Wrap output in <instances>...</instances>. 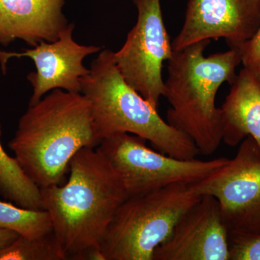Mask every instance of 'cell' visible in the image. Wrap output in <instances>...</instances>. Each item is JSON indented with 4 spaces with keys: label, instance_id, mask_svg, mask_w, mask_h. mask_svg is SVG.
<instances>
[{
    "label": "cell",
    "instance_id": "cell-1",
    "mask_svg": "<svg viewBox=\"0 0 260 260\" xmlns=\"http://www.w3.org/2000/svg\"><path fill=\"white\" fill-rule=\"evenodd\" d=\"M64 185L40 188L43 209L67 259L100 248L114 214L128 198L120 176L99 149L84 148L69 164Z\"/></svg>",
    "mask_w": 260,
    "mask_h": 260
},
{
    "label": "cell",
    "instance_id": "cell-2",
    "mask_svg": "<svg viewBox=\"0 0 260 260\" xmlns=\"http://www.w3.org/2000/svg\"><path fill=\"white\" fill-rule=\"evenodd\" d=\"M102 140L86 97L55 89L28 106L9 148L28 177L45 188L60 185L75 154Z\"/></svg>",
    "mask_w": 260,
    "mask_h": 260
},
{
    "label": "cell",
    "instance_id": "cell-3",
    "mask_svg": "<svg viewBox=\"0 0 260 260\" xmlns=\"http://www.w3.org/2000/svg\"><path fill=\"white\" fill-rule=\"evenodd\" d=\"M210 40L174 51L168 64L164 96L171 108L169 124L187 135L200 153L213 155L223 141V121L215 97L222 84L232 85L242 63L241 49H230L205 57Z\"/></svg>",
    "mask_w": 260,
    "mask_h": 260
},
{
    "label": "cell",
    "instance_id": "cell-4",
    "mask_svg": "<svg viewBox=\"0 0 260 260\" xmlns=\"http://www.w3.org/2000/svg\"><path fill=\"white\" fill-rule=\"evenodd\" d=\"M114 53L101 51L81 79L80 93L90 103L102 140L114 133H129L148 140L160 153L185 160L196 158L200 151L194 142L164 120L158 108L126 83Z\"/></svg>",
    "mask_w": 260,
    "mask_h": 260
},
{
    "label": "cell",
    "instance_id": "cell-5",
    "mask_svg": "<svg viewBox=\"0 0 260 260\" xmlns=\"http://www.w3.org/2000/svg\"><path fill=\"white\" fill-rule=\"evenodd\" d=\"M201 197L194 184L181 183L126 198L101 243L104 259L153 260L155 248Z\"/></svg>",
    "mask_w": 260,
    "mask_h": 260
},
{
    "label": "cell",
    "instance_id": "cell-6",
    "mask_svg": "<svg viewBox=\"0 0 260 260\" xmlns=\"http://www.w3.org/2000/svg\"><path fill=\"white\" fill-rule=\"evenodd\" d=\"M146 140L126 133L106 137L97 148L120 176L128 198L159 190L172 184H194L217 172L230 159H179L155 151Z\"/></svg>",
    "mask_w": 260,
    "mask_h": 260
},
{
    "label": "cell",
    "instance_id": "cell-7",
    "mask_svg": "<svg viewBox=\"0 0 260 260\" xmlns=\"http://www.w3.org/2000/svg\"><path fill=\"white\" fill-rule=\"evenodd\" d=\"M136 24L125 42L114 53V60L126 83L154 107L164 96L162 78L164 61L173 55L172 44L166 28L160 0H133Z\"/></svg>",
    "mask_w": 260,
    "mask_h": 260
},
{
    "label": "cell",
    "instance_id": "cell-8",
    "mask_svg": "<svg viewBox=\"0 0 260 260\" xmlns=\"http://www.w3.org/2000/svg\"><path fill=\"white\" fill-rule=\"evenodd\" d=\"M239 145L234 158L194 185L218 200L229 232L260 234V148L251 136Z\"/></svg>",
    "mask_w": 260,
    "mask_h": 260
},
{
    "label": "cell",
    "instance_id": "cell-9",
    "mask_svg": "<svg viewBox=\"0 0 260 260\" xmlns=\"http://www.w3.org/2000/svg\"><path fill=\"white\" fill-rule=\"evenodd\" d=\"M260 25V0H189L180 32L172 43L179 51L194 43L223 39L240 49Z\"/></svg>",
    "mask_w": 260,
    "mask_h": 260
},
{
    "label": "cell",
    "instance_id": "cell-10",
    "mask_svg": "<svg viewBox=\"0 0 260 260\" xmlns=\"http://www.w3.org/2000/svg\"><path fill=\"white\" fill-rule=\"evenodd\" d=\"M75 25L70 23L55 42H42L34 49L22 52L0 50V65L6 73L7 63L11 58L29 57L35 63L37 71L27 76L32 93L29 106L39 102L48 92L61 89L73 93L81 92V79L90 70L83 64V59L101 51L97 46L81 45L73 37Z\"/></svg>",
    "mask_w": 260,
    "mask_h": 260
},
{
    "label": "cell",
    "instance_id": "cell-11",
    "mask_svg": "<svg viewBox=\"0 0 260 260\" xmlns=\"http://www.w3.org/2000/svg\"><path fill=\"white\" fill-rule=\"evenodd\" d=\"M229 234L218 200L202 195L155 248L153 260H230Z\"/></svg>",
    "mask_w": 260,
    "mask_h": 260
},
{
    "label": "cell",
    "instance_id": "cell-12",
    "mask_svg": "<svg viewBox=\"0 0 260 260\" xmlns=\"http://www.w3.org/2000/svg\"><path fill=\"white\" fill-rule=\"evenodd\" d=\"M65 0H0V44L20 39L34 47L59 39L69 25Z\"/></svg>",
    "mask_w": 260,
    "mask_h": 260
},
{
    "label": "cell",
    "instance_id": "cell-13",
    "mask_svg": "<svg viewBox=\"0 0 260 260\" xmlns=\"http://www.w3.org/2000/svg\"><path fill=\"white\" fill-rule=\"evenodd\" d=\"M220 109L224 143L235 147L251 136L260 148V78L255 70H241Z\"/></svg>",
    "mask_w": 260,
    "mask_h": 260
},
{
    "label": "cell",
    "instance_id": "cell-14",
    "mask_svg": "<svg viewBox=\"0 0 260 260\" xmlns=\"http://www.w3.org/2000/svg\"><path fill=\"white\" fill-rule=\"evenodd\" d=\"M1 135L0 125V195L21 208L44 210L40 188L25 174L17 159L5 152Z\"/></svg>",
    "mask_w": 260,
    "mask_h": 260
},
{
    "label": "cell",
    "instance_id": "cell-15",
    "mask_svg": "<svg viewBox=\"0 0 260 260\" xmlns=\"http://www.w3.org/2000/svg\"><path fill=\"white\" fill-rule=\"evenodd\" d=\"M0 229H8L29 238L53 232L50 215L45 210H30L0 201Z\"/></svg>",
    "mask_w": 260,
    "mask_h": 260
},
{
    "label": "cell",
    "instance_id": "cell-16",
    "mask_svg": "<svg viewBox=\"0 0 260 260\" xmlns=\"http://www.w3.org/2000/svg\"><path fill=\"white\" fill-rule=\"evenodd\" d=\"M54 233L37 238L19 236L0 250V260H66Z\"/></svg>",
    "mask_w": 260,
    "mask_h": 260
},
{
    "label": "cell",
    "instance_id": "cell-17",
    "mask_svg": "<svg viewBox=\"0 0 260 260\" xmlns=\"http://www.w3.org/2000/svg\"><path fill=\"white\" fill-rule=\"evenodd\" d=\"M230 260H260V234L229 232Z\"/></svg>",
    "mask_w": 260,
    "mask_h": 260
},
{
    "label": "cell",
    "instance_id": "cell-18",
    "mask_svg": "<svg viewBox=\"0 0 260 260\" xmlns=\"http://www.w3.org/2000/svg\"><path fill=\"white\" fill-rule=\"evenodd\" d=\"M240 49L244 67L255 70L260 63V25L254 37L245 43Z\"/></svg>",
    "mask_w": 260,
    "mask_h": 260
},
{
    "label": "cell",
    "instance_id": "cell-19",
    "mask_svg": "<svg viewBox=\"0 0 260 260\" xmlns=\"http://www.w3.org/2000/svg\"><path fill=\"white\" fill-rule=\"evenodd\" d=\"M19 236L18 234L13 231L0 229V250L11 244Z\"/></svg>",
    "mask_w": 260,
    "mask_h": 260
},
{
    "label": "cell",
    "instance_id": "cell-20",
    "mask_svg": "<svg viewBox=\"0 0 260 260\" xmlns=\"http://www.w3.org/2000/svg\"><path fill=\"white\" fill-rule=\"evenodd\" d=\"M255 70L256 73H257L258 76H259V78H260V63L257 65V67H256Z\"/></svg>",
    "mask_w": 260,
    "mask_h": 260
}]
</instances>
